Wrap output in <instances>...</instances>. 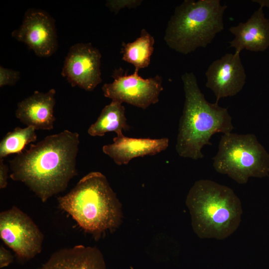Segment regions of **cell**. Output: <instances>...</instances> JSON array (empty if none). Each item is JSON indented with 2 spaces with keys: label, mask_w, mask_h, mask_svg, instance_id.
<instances>
[{
  "label": "cell",
  "mask_w": 269,
  "mask_h": 269,
  "mask_svg": "<svg viewBox=\"0 0 269 269\" xmlns=\"http://www.w3.org/2000/svg\"><path fill=\"white\" fill-rule=\"evenodd\" d=\"M79 143L78 133L65 130L30 144L9 161V177L45 202L64 191L77 174Z\"/></svg>",
  "instance_id": "1"
},
{
  "label": "cell",
  "mask_w": 269,
  "mask_h": 269,
  "mask_svg": "<svg viewBox=\"0 0 269 269\" xmlns=\"http://www.w3.org/2000/svg\"><path fill=\"white\" fill-rule=\"evenodd\" d=\"M181 79L185 101L175 148L180 156L197 160L204 157L203 146L212 145L213 134L230 133L234 127L228 109L206 100L193 73H184Z\"/></svg>",
  "instance_id": "2"
},
{
  "label": "cell",
  "mask_w": 269,
  "mask_h": 269,
  "mask_svg": "<svg viewBox=\"0 0 269 269\" xmlns=\"http://www.w3.org/2000/svg\"><path fill=\"white\" fill-rule=\"evenodd\" d=\"M57 200L62 210L96 238L118 228L122 223V204L107 177L100 172L85 175Z\"/></svg>",
  "instance_id": "3"
},
{
  "label": "cell",
  "mask_w": 269,
  "mask_h": 269,
  "mask_svg": "<svg viewBox=\"0 0 269 269\" xmlns=\"http://www.w3.org/2000/svg\"><path fill=\"white\" fill-rule=\"evenodd\" d=\"M195 233L201 239L224 240L239 227L240 199L230 187L209 179L196 181L186 199Z\"/></svg>",
  "instance_id": "4"
},
{
  "label": "cell",
  "mask_w": 269,
  "mask_h": 269,
  "mask_svg": "<svg viewBox=\"0 0 269 269\" xmlns=\"http://www.w3.org/2000/svg\"><path fill=\"white\" fill-rule=\"evenodd\" d=\"M227 8L220 0H184L175 7L168 21L165 42L184 55L206 47L223 30Z\"/></svg>",
  "instance_id": "5"
},
{
  "label": "cell",
  "mask_w": 269,
  "mask_h": 269,
  "mask_svg": "<svg viewBox=\"0 0 269 269\" xmlns=\"http://www.w3.org/2000/svg\"><path fill=\"white\" fill-rule=\"evenodd\" d=\"M213 159L217 172L239 184L246 183L250 177L263 178L269 174V153L254 134H223Z\"/></svg>",
  "instance_id": "6"
},
{
  "label": "cell",
  "mask_w": 269,
  "mask_h": 269,
  "mask_svg": "<svg viewBox=\"0 0 269 269\" xmlns=\"http://www.w3.org/2000/svg\"><path fill=\"white\" fill-rule=\"evenodd\" d=\"M0 237L20 260H30L42 251V233L32 219L16 206L0 212Z\"/></svg>",
  "instance_id": "7"
},
{
  "label": "cell",
  "mask_w": 269,
  "mask_h": 269,
  "mask_svg": "<svg viewBox=\"0 0 269 269\" xmlns=\"http://www.w3.org/2000/svg\"><path fill=\"white\" fill-rule=\"evenodd\" d=\"M138 72L134 70L131 75H122L116 70L113 75L114 81L104 84L102 87L104 96L143 110L158 103L163 89L162 77L156 75L144 79Z\"/></svg>",
  "instance_id": "8"
},
{
  "label": "cell",
  "mask_w": 269,
  "mask_h": 269,
  "mask_svg": "<svg viewBox=\"0 0 269 269\" xmlns=\"http://www.w3.org/2000/svg\"><path fill=\"white\" fill-rule=\"evenodd\" d=\"M101 54L90 43L73 45L65 58L61 75L72 87L92 91L102 82Z\"/></svg>",
  "instance_id": "9"
},
{
  "label": "cell",
  "mask_w": 269,
  "mask_h": 269,
  "mask_svg": "<svg viewBox=\"0 0 269 269\" xmlns=\"http://www.w3.org/2000/svg\"><path fill=\"white\" fill-rule=\"evenodd\" d=\"M11 35L40 57L51 56L57 48L54 20L40 9L27 10L22 24Z\"/></svg>",
  "instance_id": "10"
},
{
  "label": "cell",
  "mask_w": 269,
  "mask_h": 269,
  "mask_svg": "<svg viewBox=\"0 0 269 269\" xmlns=\"http://www.w3.org/2000/svg\"><path fill=\"white\" fill-rule=\"evenodd\" d=\"M205 76L206 87L214 93L216 103L221 98L237 95L243 89L247 78L240 53H226L214 60Z\"/></svg>",
  "instance_id": "11"
},
{
  "label": "cell",
  "mask_w": 269,
  "mask_h": 269,
  "mask_svg": "<svg viewBox=\"0 0 269 269\" xmlns=\"http://www.w3.org/2000/svg\"><path fill=\"white\" fill-rule=\"evenodd\" d=\"M113 140V143L104 145L102 150L118 165H127L136 157L157 154L169 145L167 137L134 138L123 134L117 135Z\"/></svg>",
  "instance_id": "12"
},
{
  "label": "cell",
  "mask_w": 269,
  "mask_h": 269,
  "mask_svg": "<svg viewBox=\"0 0 269 269\" xmlns=\"http://www.w3.org/2000/svg\"><path fill=\"white\" fill-rule=\"evenodd\" d=\"M229 31L234 36L229 43L235 52L241 53L244 49L262 52L269 47V19L261 6L246 22L231 26Z\"/></svg>",
  "instance_id": "13"
},
{
  "label": "cell",
  "mask_w": 269,
  "mask_h": 269,
  "mask_svg": "<svg viewBox=\"0 0 269 269\" xmlns=\"http://www.w3.org/2000/svg\"><path fill=\"white\" fill-rule=\"evenodd\" d=\"M55 94L54 89L46 93L35 91L17 104L16 117L21 123L36 130L53 129L56 120L54 115Z\"/></svg>",
  "instance_id": "14"
},
{
  "label": "cell",
  "mask_w": 269,
  "mask_h": 269,
  "mask_svg": "<svg viewBox=\"0 0 269 269\" xmlns=\"http://www.w3.org/2000/svg\"><path fill=\"white\" fill-rule=\"evenodd\" d=\"M37 269H107L103 254L96 247L76 245L58 250Z\"/></svg>",
  "instance_id": "15"
},
{
  "label": "cell",
  "mask_w": 269,
  "mask_h": 269,
  "mask_svg": "<svg viewBox=\"0 0 269 269\" xmlns=\"http://www.w3.org/2000/svg\"><path fill=\"white\" fill-rule=\"evenodd\" d=\"M130 128L125 107L121 103L112 101L102 109L97 121L89 128L88 133L92 136H102L112 132L119 135Z\"/></svg>",
  "instance_id": "16"
},
{
  "label": "cell",
  "mask_w": 269,
  "mask_h": 269,
  "mask_svg": "<svg viewBox=\"0 0 269 269\" xmlns=\"http://www.w3.org/2000/svg\"><path fill=\"white\" fill-rule=\"evenodd\" d=\"M154 37L145 29L134 41L122 44V59L135 68V71L148 66L154 50Z\"/></svg>",
  "instance_id": "17"
},
{
  "label": "cell",
  "mask_w": 269,
  "mask_h": 269,
  "mask_svg": "<svg viewBox=\"0 0 269 269\" xmlns=\"http://www.w3.org/2000/svg\"><path fill=\"white\" fill-rule=\"evenodd\" d=\"M36 130L32 127L15 128L8 132L0 142V159L22 152L25 146L37 140Z\"/></svg>",
  "instance_id": "18"
},
{
  "label": "cell",
  "mask_w": 269,
  "mask_h": 269,
  "mask_svg": "<svg viewBox=\"0 0 269 269\" xmlns=\"http://www.w3.org/2000/svg\"><path fill=\"white\" fill-rule=\"evenodd\" d=\"M20 78L18 71L0 67V87L13 86Z\"/></svg>",
  "instance_id": "19"
},
{
  "label": "cell",
  "mask_w": 269,
  "mask_h": 269,
  "mask_svg": "<svg viewBox=\"0 0 269 269\" xmlns=\"http://www.w3.org/2000/svg\"><path fill=\"white\" fill-rule=\"evenodd\" d=\"M141 2V0H113L107 1L106 5L111 10L117 13L122 8L135 7Z\"/></svg>",
  "instance_id": "20"
},
{
  "label": "cell",
  "mask_w": 269,
  "mask_h": 269,
  "mask_svg": "<svg viewBox=\"0 0 269 269\" xmlns=\"http://www.w3.org/2000/svg\"><path fill=\"white\" fill-rule=\"evenodd\" d=\"M13 260V257L9 251L2 246L0 247V268L7 267Z\"/></svg>",
  "instance_id": "21"
},
{
  "label": "cell",
  "mask_w": 269,
  "mask_h": 269,
  "mask_svg": "<svg viewBox=\"0 0 269 269\" xmlns=\"http://www.w3.org/2000/svg\"><path fill=\"white\" fill-rule=\"evenodd\" d=\"M8 166L0 159V188L4 189L7 185Z\"/></svg>",
  "instance_id": "22"
},
{
  "label": "cell",
  "mask_w": 269,
  "mask_h": 269,
  "mask_svg": "<svg viewBox=\"0 0 269 269\" xmlns=\"http://www.w3.org/2000/svg\"><path fill=\"white\" fill-rule=\"evenodd\" d=\"M253 1L258 3L262 7L269 8V0H254Z\"/></svg>",
  "instance_id": "23"
}]
</instances>
